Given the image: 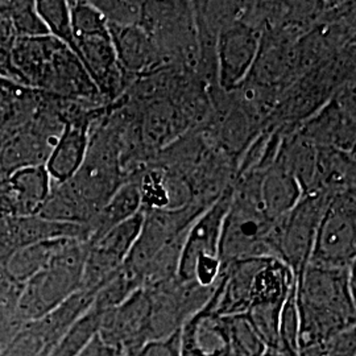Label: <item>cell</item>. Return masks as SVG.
<instances>
[{"mask_svg":"<svg viewBox=\"0 0 356 356\" xmlns=\"http://www.w3.org/2000/svg\"><path fill=\"white\" fill-rule=\"evenodd\" d=\"M89 144V120L65 122L63 132L45 163L53 184H64L76 176L85 161Z\"/></svg>","mask_w":356,"mask_h":356,"instance_id":"cell-15","label":"cell"},{"mask_svg":"<svg viewBox=\"0 0 356 356\" xmlns=\"http://www.w3.org/2000/svg\"><path fill=\"white\" fill-rule=\"evenodd\" d=\"M231 202L232 193L226 191L202 216H197V219L193 220L181 250L177 268L178 280L191 282L193 268L200 257H219L223 225Z\"/></svg>","mask_w":356,"mask_h":356,"instance_id":"cell-11","label":"cell"},{"mask_svg":"<svg viewBox=\"0 0 356 356\" xmlns=\"http://www.w3.org/2000/svg\"><path fill=\"white\" fill-rule=\"evenodd\" d=\"M140 210L141 195L139 185L122 184V186L115 191L107 204L103 206L99 213L92 219L90 225L91 236L88 243L99 239L107 231L136 216Z\"/></svg>","mask_w":356,"mask_h":356,"instance_id":"cell-18","label":"cell"},{"mask_svg":"<svg viewBox=\"0 0 356 356\" xmlns=\"http://www.w3.org/2000/svg\"><path fill=\"white\" fill-rule=\"evenodd\" d=\"M76 56L102 97L114 98L122 88V69L118 63L110 31L76 38Z\"/></svg>","mask_w":356,"mask_h":356,"instance_id":"cell-14","label":"cell"},{"mask_svg":"<svg viewBox=\"0 0 356 356\" xmlns=\"http://www.w3.org/2000/svg\"><path fill=\"white\" fill-rule=\"evenodd\" d=\"M297 284V282H296ZM300 319L296 298V285L286 297L281 309L279 325V350L286 356H298L300 354Z\"/></svg>","mask_w":356,"mask_h":356,"instance_id":"cell-23","label":"cell"},{"mask_svg":"<svg viewBox=\"0 0 356 356\" xmlns=\"http://www.w3.org/2000/svg\"><path fill=\"white\" fill-rule=\"evenodd\" d=\"M22 325L23 323L17 321L13 310L0 305V353Z\"/></svg>","mask_w":356,"mask_h":356,"instance_id":"cell-27","label":"cell"},{"mask_svg":"<svg viewBox=\"0 0 356 356\" xmlns=\"http://www.w3.org/2000/svg\"><path fill=\"white\" fill-rule=\"evenodd\" d=\"M63 128L64 123L44 118L16 131L0 145V173L6 176L22 168L45 166Z\"/></svg>","mask_w":356,"mask_h":356,"instance_id":"cell-10","label":"cell"},{"mask_svg":"<svg viewBox=\"0 0 356 356\" xmlns=\"http://www.w3.org/2000/svg\"><path fill=\"white\" fill-rule=\"evenodd\" d=\"M95 293L78 291L42 318L23 323L0 356H48L70 327L94 304Z\"/></svg>","mask_w":356,"mask_h":356,"instance_id":"cell-5","label":"cell"},{"mask_svg":"<svg viewBox=\"0 0 356 356\" xmlns=\"http://www.w3.org/2000/svg\"><path fill=\"white\" fill-rule=\"evenodd\" d=\"M354 291V267L306 266L296 284L300 350L355 329Z\"/></svg>","mask_w":356,"mask_h":356,"instance_id":"cell-1","label":"cell"},{"mask_svg":"<svg viewBox=\"0 0 356 356\" xmlns=\"http://www.w3.org/2000/svg\"><path fill=\"white\" fill-rule=\"evenodd\" d=\"M88 243L69 241L51 261L28 280L15 316L20 323L42 318L81 291Z\"/></svg>","mask_w":356,"mask_h":356,"instance_id":"cell-3","label":"cell"},{"mask_svg":"<svg viewBox=\"0 0 356 356\" xmlns=\"http://www.w3.org/2000/svg\"><path fill=\"white\" fill-rule=\"evenodd\" d=\"M144 211L107 231L99 239L88 243L83 266L82 291L97 293L124 264L140 234Z\"/></svg>","mask_w":356,"mask_h":356,"instance_id":"cell-8","label":"cell"},{"mask_svg":"<svg viewBox=\"0 0 356 356\" xmlns=\"http://www.w3.org/2000/svg\"><path fill=\"white\" fill-rule=\"evenodd\" d=\"M10 67L15 81L26 89L51 91L78 101L102 98L76 53L49 35L17 38Z\"/></svg>","mask_w":356,"mask_h":356,"instance_id":"cell-2","label":"cell"},{"mask_svg":"<svg viewBox=\"0 0 356 356\" xmlns=\"http://www.w3.org/2000/svg\"><path fill=\"white\" fill-rule=\"evenodd\" d=\"M35 6L40 19L48 31V35L58 40L66 48L76 54V38L72 26L69 1L41 0L35 1Z\"/></svg>","mask_w":356,"mask_h":356,"instance_id":"cell-20","label":"cell"},{"mask_svg":"<svg viewBox=\"0 0 356 356\" xmlns=\"http://www.w3.org/2000/svg\"><path fill=\"white\" fill-rule=\"evenodd\" d=\"M277 220L269 219L260 201L243 194L232 195L225 219L219 257L222 267L245 259L275 257L273 232Z\"/></svg>","mask_w":356,"mask_h":356,"instance_id":"cell-4","label":"cell"},{"mask_svg":"<svg viewBox=\"0 0 356 356\" xmlns=\"http://www.w3.org/2000/svg\"><path fill=\"white\" fill-rule=\"evenodd\" d=\"M97 335L114 356H135L143 346L152 342L148 291L138 289L122 304L106 310Z\"/></svg>","mask_w":356,"mask_h":356,"instance_id":"cell-6","label":"cell"},{"mask_svg":"<svg viewBox=\"0 0 356 356\" xmlns=\"http://www.w3.org/2000/svg\"><path fill=\"white\" fill-rule=\"evenodd\" d=\"M104 312L92 305L86 314H83L70 330L65 334L61 341L54 346L48 356H76L91 339L98 334L101 319Z\"/></svg>","mask_w":356,"mask_h":356,"instance_id":"cell-21","label":"cell"},{"mask_svg":"<svg viewBox=\"0 0 356 356\" xmlns=\"http://www.w3.org/2000/svg\"><path fill=\"white\" fill-rule=\"evenodd\" d=\"M135 356H181V330L143 346Z\"/></svg>","mask_w":356,"mask_h":356,"instance_id":"cell-25","label":"cell"},{"mask_svg":"<svg viewBox=\"0 0 356 356\" xmlns=\"http://www.w3.org/2000/svg\"><path fill=\"white\" fill-rule=\"evenodd\" d=\"M108 31L122 70L139 73L159 64L152 38L140 26H108Z\"/></svg>","mask_w":356,"mask_h":356,"instance_id":"cell-17","label":"cell"},{"mask_svg":"<svg viewBox=\"0 0 356 356\" xmlns=\"http://www.w3.org/2000/svg\"><path fill=\"white\" fill-rule=\"evenodd\" d=\"M326 207L317 198H306L277 220L275 229V256L298 277L309 264L321 218Z\"/></svg>","mask_w":356,"mask_h":356,"instance_id":"cell-9","label":"cell"},{"mask_svg":"<svg viewBox=\"0 0 356 356\" xmlns=\"http://www.w3.org/2000/svg\"><path fill=\"white\" fill-rule=\"evenodd\" d=\"M69 241L73 239H54L23 247L7 259L4 267L13 280L26 285Z\"/></svg>","mask_w":356,"mask_h":356,"instance_id":"cell-19","label":"cell"},{"mask_svg":"<svg viewBox=\"0 0 356 356\" xmlns=\"http://www.w3.org/2000/svg\"><path fill=\"white\" fill-rule=\"evenodd\" d=\"M29 90L10 78L0 76V114L13 108L15 103L23 101Z\"/></svg>","mask_w":356,"mask_h":356,"instance_id":"cell-26","label":"cell"},{"mask_svg":"<svg viewBox=\"0 0 356 356\" xmlns=\"http://www.w3.org/2000/svg\"><path fill=\"white\" fill-rule=\"evenodd\" d=\"M301 185L288 164L276 163L263 179L259 197L266 216L279 220L300 202Z\"/></svg>","mask_w":356,"mask_h":356,"instance_id":"cell-16","label":"cell"},{"mask_svg":"<svg viewBox=\"0 0 356 356\" xmlns=\"http://www.w3.org/2000/svg\"><path fill=\"white\" fill-rule=\"evenodd\" d=\"M108 26H140L144 6L138 1H91Z\"/></svg>","mask_w":356,"mask_h":356,"instance_id":"cell-24","label":"cell"},{"mask_svg":"<svg viewBox=\"0 0 356 356\" xmlns=\"http://www.w3.org/2000/svg\"><path fill=\"white\" fill-rule=\"evenodd\" d=\"M355 254V206L351 200H338L321 218L309 264L353 268Z\"/></svg>","mask_w":356,"mask_h":356,"instance_id":"cell-7","label":"cell"},{"mask_svg":"<svg viewBox=\"0 0 356 356\" xmlns=\"http://www.w3.org/2000/svg\"><path fill=\"white\" fill-rule=\"evenodd\" d=\"M263 356H286L284 353H281L280 350H276V348H267L264 355Z\"/></svg>","mask_w":356,"mask_h":356,"instance_id":"cell-28","label":"cell"},{"mask_svg":"<svg viewBox=\"0 0 356 356\" xmlns=\"http://www.w3.org/2000/svg\"><path fill=\"white\" fill-rule=\"evenodd\" d=\"M259 49L256 29L235 23L222 31L218 41V73L222 88H236L250 73Z\"/></svg>","mask_w":356,"mask_h":356,"instance_id":"cell-13","label":"cell"},{"mask_svg":"<svg viewBox=\"0 0 356 356\" xmlns=\"http://www.w3.org/2000/svg\"><path fill=\"white\" fill-rule=\"evenodd\" d=\"M53 181L45 166H28L0 178V216H38L51 194Z\"/></svg>","mask_w":356,"mask_h":356,"instance_id":"cell-12","label":"cell"},{"mask_svg":"<svg viewBox=\"0 0 356 356\" xmlns=\"http://www.w3.org/2000/svg\"><path fill=\"white\" fill-rule=\"evenodd\" d=\"M227 319L229 346L232 356H263L267 347L256 334L247 317L232 316Z\"/></svg>","mask_w":356,"mask_h":356,"instance_id":"cell-22","label":"cell"}]
</instances>
